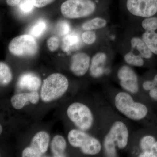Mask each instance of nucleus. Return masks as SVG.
Instances as JSON below:
<instances>
[{
  "mask_svg": "<svg viewBox=\"0 0 157 157\" xmlns=\"http://www.w3.org/2000/svg\"><path fill=\"white\" fill-rule=\"evenodd\" d=\"M130 132L127 124L121 120H116L109 125L104 135L102 146L106 157L118 156L126 149L130 140Z\"/></svg>",
  "mask_w": 157,
  "mask_h": 157,
  "instance_id": "f257e3e1",
  "label": "nucleus"
},
{
  "mask_svg": "<svg viewBox=\"0 0 157 157\" xmlns=\"http://www.w3.org/2000/svg\"><path fill=\"white\" fill-rule=\"evenodd\" d=\"M134 96L121 90L113 96V104L119 113L131 120L140 121L148 114V107L142 102L136 101Z\"/></svg>",
  "mask_w": 157,
  "mask_h": 157,
  "instance_id": "f03ea898",
  "label": "nucleus"
},
{
  "mask_svg": "<svg viewBox=\"0 0 157 157\" xmlns=\"http://www.w3.org/2000/svg\"><path fill=\"white\" fill-rule=\"evenodd\" d=\"M111 0H67L61 6L62 14L67 18L77 19L90 16L97 10L100 3Z\"/></svg>",
  "mask_w": 157,
  "mask_h": 157,
  "instance_id": "7ed1b4c3",
  "label": "nucleus"
},
{
  "mask_svg": "<svg viewBox=\"0 0 157 157\" xmlns=\"http://www.w3.org/2000/svg\"><path fill=\"white\" fill-rule=\"evenodd\" d=\"M67 78L63 74H51L43 81L41 90V99L48 103L61 97L69 87Z\"/></svg>",
  "mask_w": 157,
  "mask_h": 157,
  "instance_id": "20e7f679",
  "label": "nucleus"
},
{
  "mask_svg": "<svg viewBox=\"0 0 157 157\" xmlns=\"http://www.w3.org/2000/svg\"><path fill=\"white\" fill-rule=\"evenodd\" d=\"M68 138L71 146L79 148L83 154L95 155L103 151L101 141L85 131L73 129L69 132Z\"/></svg>",
  "mask_w": 157,
  "mask_h": 157,
  "instance_id": "39448f33",
  "label": "nucleus"
},
{
  "mask_svg": "<svg viewBox=\"0 0 157 157\" xmlns=\"http://www.w3.org/2000/svg\"><path fill=\"white\" fill-rule=\"evenodd\" d=\"M67 114L79 130L86 132L93 127L94 115L89 107L85 104L79 102L73 103L68 107Z\"/></svg>",
  "mask_w": 157,
  "mask_h": 157,
  "instance_id": "423d86ee",
  "label": "nucleus"
},
{
  "mask_svg": "<svg viewBox=\"0 0 157 157\" xmlns=\"http://www.w3.org/2000/svg\"><path fill=\"white\" fill-rule=\"evenodd\" d=\"M121 7L128 14L137 18L155 16L157 13V0H120Z\"/></svg>",
  "mask_w": 157,
  "mask_h": 157,
  "instance_id": "0eeeda50",
  "label": "nucleus"
},
{
  "mask_svg": "<svg viewBox=\"0 0 157 157\" xmlns=\"http://www.w3.org/2000/svg\"><path fill=\"white\" fill-rule=\"evenodd\" d=\"M117 78L122 90L133 95L137 94L140 90L139 78L133 67L125 64L117 69Z\"/></svg>",
  "mask_w": 157,
  "mask_h": 157,
  "instance_id": "6e6552de",
  "label": "nucleus"
},
{
  "mask_svg": "<svg viewBox=\"0 0 157 157\" xmlns=\"http://www.w3.org/2000/svg\"><path fill=\"white\" fill-rule=\"evenodd\" d=\"M9 52L17 56H31L38 51V45L35 39L29 35H22L11 40L9 45Z\"/></svg>",
  "mask_w": 157,
  "mask_h": 157,
  "instance_id": "1a4fd4ad",
  "label": "nucleus"
},
{
  "mask_svg": "<svg viewBox=\"0 0 157 157\" xmlns=\"http://www.w3.org/2000/svg\"><path fill=\"white\" fill-rule=\"evenodd\" d=\"M50 137L44 131L37 133L32 139L30 145L22 151L23 157H42L46 153L49 145Z\"/></svg>",
  "mask_w": 157,
  "mask_h": 157,
  "instance_id": "9d476101",
  "label": "nucleus"
},
{
  "mask_svg": "<svg viewBox=\"0 0 157 157\" xmlns=\"http://www.w3.org/2000/svg\"><path fill=\"white\" fill-rule=\"evenodd\" d=\"M109 56L107 52L100 51L94 55L91 59L89 72L93 78H98L107 75L110 72L108 67Z\"/></svg>",
  "mask_w": 157,
  "mask_h": 157,
  "instance_id": "9b49d317",
  "label": "nucleus"
},
{
  "mask_svg": "<svg viewBox=\"0 0 157 157\" xmlns=\"http://www.w3.org/2000/svg\"><path fill=\"white\" fill-rule=\"evenodd\" d=\"M90 61V58L87 54L83 52L75 53L71 58L70 70L78 77L84 76L89 70Z\"/></svg>",
  "mask_w": 157,
  "mask_h": 157,
  "instance_id": "f8f14e48",
  "label": "nucleus"
},
{
  "mask_svg": "<svg viewBox=\"0 0 157 157\" xmlns=\"http://www.w3.org/2000/svg\"><path fill=\"white\" fill-rule=\"evenodd\" d=\"M39 100V93L36 91L30 93H22L14 95L11 98V104L14 108L17 109H21L27 103L30 102L36 104Z\"/></svg>",
  "mask_w": 157,
  "mask_h": 157,
  "instance_id": "ddd939ff",
  "label": "nucleus"
},
{
  "mask_svg": "<svg viewBox=\"0 0 157 157\" xmlns=\"http://www.w3.org/2000/svg\"><path fill=\"white\" fill-rule=\"evenodd\" d=\"M129 44L130 49L138 53L145 60L150 59L153 55L141 36H134L131 37Z\"/></svg>",
  "mask_w": 157,
  "mask_h": 157,
  "instance_id": "4468645a",
  "label": "nucleus"
},
{
  "mask_svg": "<svg viewBox=\"0 0 157 157\" xmlns=\"http://www.w3.org/2000/svg\"><path fill=\"white\" fill-rule=\"evenodd\" d=\"M41 85V79L33 73H26L20 77L17 86L21 89H26L32 92L36 91Z\"/></svg>",
  "mask_w": 157,
  "mask_h": 157,
  "instance_id": "2eb2a0df",
  "label": "nucleus"
},
{
  "mask_svg": "<svg viewBox=\"0 0 157 157\" xmlns=\"http://www.w3.org/2000/svg\"><path fill=\"white\" fill-rule=\"evenodd\" d=\"M67 147L66 140L61 135H57L53 137L51 143V150L53 156H66L65 150Z\"/></svg>",
  "mask_w": 157,
  "mask_h": 157,
  "instance_id": "dca6fc26",
  "label": "nucleus"
},
{
  "mask_svg": "<svg viewBox=\"0 0 157 157\" xmlns=\"http://www.w3.org/2000/svg\"><path fill=\"white\" fill-rule=\"evenodd\" d=\"M123 59L125 64L133 67H142L145 64V60L131 49L124 54Z\"/></svg>",
  "mask_w": 157,
  "mask_h": 157,
  "instance_id": "f3484780",
  "label": "nucleus"
},
{
  "mask_svg": "<svg viewBox=\"0 0 157 157\" xmlns=\"http://www.w3.org/2000/svg\"><path fill=\"white\" fill-rule=\"evenodd\" d=\"M107 25V19L104 17H96L83 23L82 29L84 31H94L104 29Z\"/></svg>",
  "mask_w": 157,
  "mask_h": 157,
  "instance_id": "a211bd4d",
  "label": "nucleus"
},
{
  "mask_svg": "<svg viewBox=\"0 0 157 157\" xmlns=\"http://www.w3.org/2000/svg\"><path fill=\"white\" fill-rule=\"evenodd\" d=\"M80 44V38L75 34L67 35L62 41V48L63 51L68 52L78 48Z\"/></svg>",
  "mask_w": 157,
  "mask_h": 157,
  "instance_id": "6ab92c4d",
  "label": "nucleus"
},
{
  "mask_svg": "<svg viewBox=\"0 0 157 157\" xmlns=\"http://www.w3.org/2000/svg\"><path fill=\"white\" fill-rule=\"evenodd\" d=\"M140 36L153 54L157 55V33L144 31Z\"/></svg>",
  "mask_w": 157,
  "mask_h": 157,
  "instance_id": "aec40b11",
  "label": "nucleus"
},
{
  "mask_svg": "<svg viewBox=\"0 0 157 157\" xmlns=\"http://www.w3.org/2000/svg\"><path fill=\"white\" fill-rule=\"evenodd\" d=\"M12 79V74L8 65L3 62L0 63V82L1 85L9 84Z\"/></svg>",
  "mask_w": 157,
  "mask_h": 157,
  "instance_id": "412c9836",
  "label": "nucleus"
},
{
  "mask_svg": "<svg viewBox=\"0 0 157 157\" xmlns=\"http://www.w3.org/2000/svg\"><path fill=\"white\" fill-rule=\"evenodd\" d=\"M141 26L144 32H156L157 30V17L153 16L143 18Z\"/></svg>",
  "mask_w": 157,
  "mask_h": 157,
  "instance_id": "4be33fe9",
  "label": "nucleus"
},
{
  "mask_svg": "<svg viewBox=\"0 0 157 157\" xmlns=\"http://www.w3.org/2000/svg\"><path fill=\"white\" fill-rule=\"evenodd\" d=\"M81 38L84 44L91 45L96 42L97 35L94 31H84L81 35Z\"/></svg>",
  "mask_w": 157,
  "mask_h": 157,
  "instance_id": "5701e85b",
  "label": "nucleus"
},
{
  "mask_svg": "<svg viewBox=\"0 0 157 157\" xmlns=\"http://www.w3.org/2000/svg\"><path fill=\"white\" fill-rule=\"evenodd\" d=\"M46 23L44 21L39 20L37 21L32 28L31 33L34 36L38 37L40 36L46 29Z\"/></svg>",
  "mask_w": 157,
  "mask_h": 157,
  "instance_id": "b1692460",
  "label": "nucleus"
},
{
  "mask_svg": "<svg viewBox=\"0 0 157 157\" xmlns=\"http://www.w3.org/2000/svg\"><path fill=\"white\" fill-rule=\"evenodd\" d=\"M57 32L60 36H66L70 31V25L67 21H61L57 25Z\"/></svg>",
  "mask_w": 157,
  "mask_h": 157,
  "instance_id": "393cba45",
  "label": "nucleus"
},
{
  "mask_svg": "<svg viewBox=\"0 0 157 157\" xmlns=\"http://www.w3.org/2000/svg\"><path fill=\"white\" fill-rule=\"evenodd\" d=\"M59 40L56 36L50 37L47 40V45L48 49L51 52L56 51L59 45Z\"/></svg>",
  "mask_w": 157,
  "mask_h": 157,
  "instance_id": "a878e982",
  "label": "nucleus"
},
{
  "mask_svg": "<svg viewBox=\"0 0 157 157\" xmlns=\"http://www.w3.org/2000/svg\"><path fill=\"white\" fill-rule=\"evenodd\" d=\"M34 6L33 0H27L21 4L20 8L22 12L27 13L33 10Z\"/></svg>",
  "mask_w": 157,
  "mask_h": 157,
  "instance_id": "bb28decb",
  "label": "nucleus"
},
{
  "mask_svg": "<svg viewBox=\"0 0 157 157\" xmlns=\"http://www.w3.org/2000/svg\"><path fill=\"white\" fill-rule=\"evenodd\" d=\"M141 87L144 90L148 92L149 91L156 87V85L153 80H146L142 82Z\"/></svg>",
  "mask_w": 157,
  "mask_h": 157,
  "instance_id": "cd10ccee",
  "label": "nucleus"
},
{
  "mask_svg": "<svg viewBox=\"0 0 157 157\" xmlns=\"http://www.w3.org/2000/svg\"><path fill=\"white\" fill-rule=\"evenodd\" d=\"M54 1L55 0H33V2L35 7L41 8L49 5Z\"/></svg>",
  "mask_w": 157,
  "mask_h": 157,
  "instance_id": "c85d7f7f",
  "label": "nucleus"
},
{
  "mask_svg": "<svg viewBox=\"0 0 157 157\" xmlns=\"http://www.w3.org/2000/svg\"><path fill=\"white\" fill-rule=\"evenodd\" d=\"M148 92L150 97L154 101H157V86L149 91Z\"/></svg>",
  "mask_w": 157,
  "mask_h": 157,
  "instance_id": "c756f323",
  "label": "nucleus"
},
{
  "mask_svg": "<svg viewBox=\"0 0 157 157\" xmlns=\"http://www.w3.org/2000/svg\"><path fill=\"white\" fill-rule=\"evenodd\" d=\"M21 0H6V3L8 6L14 7L18 5Z\"/></svg>",
  "mask_w": 157,
  "mask_h": 157,
  "instance_id": "7c9ffc66",
  "label": "nucleus"
},
{
  "mask_svg": "<svg viewBox=\"0 0 157 157\" xmlns=\"http://www.w3.org/2000/svg\"><path fill=\"white\" fill-rule=\"evenodd\" d=\"M150 152L152 157H157V140L152 147Z\"/></svg>",
  "mask_w": 157,
  "mask_h": 157,
  "instance_id": "2f4dec72",
  "label": "nucleus"
},
{
  "mask_svg": "<svg viewBox=\"0 0 157 157\" xmlns=\"http://www.w3.org/2000/svg\"><path fill=\"white\" fill-rule=\"evenodd\" d=\"M152 80L155 83L156 85V86H157V74L155 75Z\"/></svg>",
  "mask_w": 157,
  "mask_h": 157,
  "instance_id": "473e14b6",
  "label": "nucleus"
},
{
  "mask_svg": "<svg viewBox=\"0 0 157 157\" xmlns=\"http://www.w3.org/2000/svg\"><path fill=\"white\" fill-rule=\"evenodd\" d=\"M0 129H1V130H0V132H1V134L2 133V125L0 126Z\"/></svg>",
  "mask_w": 157,
  "mask_h": 157,
  "instance_id": "72a5a7b5",
  "label": "nucleus"
}]
</instances>
